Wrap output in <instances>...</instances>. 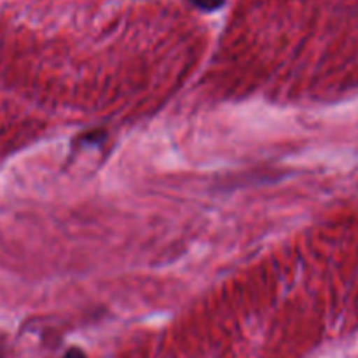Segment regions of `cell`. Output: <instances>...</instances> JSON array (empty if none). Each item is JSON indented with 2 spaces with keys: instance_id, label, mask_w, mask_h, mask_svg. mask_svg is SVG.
<instances>
[{
  "instance_id": "obj_1",
  "label": "cell",
  "mask_w": 358,
  "mask_h": 358,
  "mask_svg": "<svg viewBox=\"0 0 358 358\" xmlns=\"http://www.w3.org/2000/svg\"><path fill=\"white\" fill-rule=\"evenodd\" d=\"M189 2L194 3V6L198 7V9L215 10V9H219V7H222L226 0H189Z\"/></svg>"
},
{
  "instance_id": "obj_2",
  "label": "cell",
  "mask_w": 358,
  "mask_h": 358,
  "mask_svg": "<svg viewBox=\"0 0 358 358\" xmlns=\"http://www.w3.org/2000/svg\"><path fill=\"white\" fill-rule=\"evenodd\" d=\"M63 358H86V355H84V352H80V350L72 348L65 353V357Z\"/></svg>"
}]
</instances>
